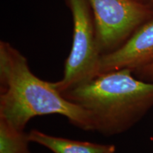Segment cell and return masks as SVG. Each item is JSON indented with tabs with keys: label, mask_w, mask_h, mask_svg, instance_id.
<instances>
[{
	"label": "cell",
	"mask_w": 153,
	"mask_h": 153,
	"mask_svg": "<svg viewBox=\"0 0 153 153\" xmlns=\"http://www.w3.org/2000/svg\"><path fill=\"white\" fill-rule=\"evenodd\" d=\"M53 114L64 116L80 129L94 131L87 111L65 98L52 82L33 74L20 51L0 41V118L24 131L33 118Z\"/></svg>",
	"instance_id": "1"
},
{
	"label": "cell",
	"mask_w": 153,
	"mask_h": 153,
	"mask_svg": "<svg viewBox=\"0 0 153 153\" xmlns=\"http://www.w3.org/2000/svg\"><path fill=\"white\" fill-rule=\"evenodd\" d=\"M62 94L87 111L94 131L106 136L128 131L153 108V82L135 77L128 69L101 73Z\"/></svg>",
	"instance_id": "2"
},
{
	"label": "cell",
	"mask_w": 153,
	"mask_h": 153,
	"mask_svg": "<svg viewBox=\"0 0 153 153\" xmlns=\"http://www.w3.org/2000/svg\"><path fill=\"white\" fill-rule=\"evenodd\" d=\"M64 1L72 14L73 37L62 78L52 82L60 94L84 85L101 74L102 56L97 43L93 13L87 0Z\"/></svg>",
	"instance_id": "3"
},
{
	"label": "cell",
	"mask_w": 153,
	"mask_h": 153,
	"mask_svg": "<svg viewBox=\"0 0 153 153\" xmlns=\"http://www.w3.org/2000/svg\"><path fill=\"white\" fill-rule=\"evenodd\" d=\"M94 19L101 55L121 46L153 16V5L137 0H87Z\"/></svg>",
	"instance_id": "4"
},
{
	"label": "cell",
	"mask_w": 153,
	"mask_h": 153,
	"mask_svg": "<svg viewBox=\"0 0 153 153\" xmlns=\"http://www.w3.org/2000/svg\"><path fill=\"white\" fill-rule=\"evenodd\" d=\"M152 62L153 16L120 48L101 56V73L122 69L135 72Z\"/></svg>",
	"instance_id": "5"
},
{
	"label": "cell",
	"mask_w": 153,
	"mask_h": 153,
	"mask_svg": "<svg viewBox=\"0 0 153 153\" xmlns=\"http://www.w3.org/2000/svg\"><path fill=\"white\" fill-rule=\"evenodd\" d=\"M30 142L45 147L53 153H114V145L79 141L48 135L38 130H31L28 133Z\"/></svg>",
	"instance_id": "6"
},
{
	"label": "cell",
	"mask_w": 153,
	"mask_h": 153,
	"mask_svg": "<svg viewBox=\"0 0 153 153\" xmlns=\"http://www.w3.org/2000/svg\"><path fill=\"white\" fill-rule=\"evenodd\" d=\"M28 133L0 118V153H19L28 148Z\"/></svg>",
	"instance_id": "7"
},
{
	"label": "cell",
	"mask_w": 153,
	"mask_h": 153,
	"mask_svg": "<svg viewBox=\"0 0 153 153\" xmlns=\"http://www.w3.org/2000/svg\"><path fill=\"white\" fill-rule=\"evenodd\" d=\"M133 74L137 75V78L146 82H153V62L148 65L135 70Z\"/></svg>",
	"instance_id": "8"
},
{
	"label": "cell",
	"mask_w": 153,
	"mask_h": 153,
	"mask_svg": "<svg viewBox=\"0 0 153 153\" xmlns=\"http://www.w3.org/2000/svg\"><path fill=\"white\" fill-rule=\"evenodd\" d=\"M137 1H141V2L146 3V4H150V0H137Z\"/></svg>",
	"instance_id": "9"
},
{
	"label": "cell",
	"mask_w": 153,
	"mask_h": 153,
	"mask_svg": "<svg viewBox=\"0 0 153 153\" xmlns=\"http://www.w3.org/2000/svg\"><path fill=\"white\" fill-rule=\"evenodd\" d=\"M19 153H31V152H30L29 150H28V149H26V150L22 151V152H19Z\"/></svg>",
	"instance_id": "10"
},
{
	"label": "cell",
	"mask_w": 153,
	"mask_h": 153,
	"mask_svg": "<svg viewBox=\"0 0 153 153\" xmlns=\"http://www.w3.org/2000/svg\"><path fill=\"white\" fill-rule=\"evenodd\" d=\"M150 4L152 5H153V0H150Z\"/></svg>",
	"instance_id": "11"
}]
</instances>
